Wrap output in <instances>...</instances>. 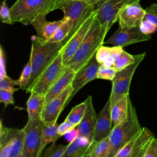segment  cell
<instances>
[{"instance_id":"3957f363","label":"cell","mask_w":157,"mask_h":157,"mask_svg":"<svg viewBox=\"0 0 157 157\" xmlns=\"http://www.w3.org/2000/svg\"><path fill=\"white\" fill-rule=\"evenodd\" d=\"M57 0H17L9 8L11 25L20 23L25 25L32 23L40 15H47L55 10Z\"/></svg>"},{"instance_id":"d590c367","label":"cell","mask_w":157,"mask_h":157,"mask_svg":"<svg viewBox=\"0 0 157 157\" xmlns=\"http://www.w3.org/2000/svg\"><path fill=\"white\" fill-rule=\"evenodd\" d=\"M139 28L141 32L144 34H151L156 31V26L144 18L139 25Z\"/></svg>"},{"instance_id":"8992f818","label":"cell","mask_w":157,"mask_h":157,"mask_svg":"<svg viewBox=\"0 0 157 157\" xmlns=\"http://www.w3.org/2000/svg\"><path fill=\"white\" fill-rule=\"evenodd\" d=\"M97 19L109 31L118 20L120 12L126 6L140 0H92Z\"/></svg>"},{"instance_id":"cb8c5ba5","label":"cell","mask_w":157,"mask_h":157,"mask_svg":"<svg viewBox=\"0 0 157 157\" xmlns=\"http://www.w3.org/2000/svg\"><path fill=\"white\" fill-rule=\"evenodd\" d=\"M26 102L28 119L40 118L45 104V96L34 91H31Z\"/></svg>"},{"instance_id":"d6986e66","label":"cell","mask_w":157,"mask_h":157,"mask_svg":"<svg viewBox=\"0 0 157 157\" xmlns=\"http://www.w3.org/2000/svg\"><path fill=\"white\" fill-rule=\"evenodd\" d=\"M65 19L66 17H64L59 20L48 21L46 15H40L33 20L31 25L37 32V36L43 40L48 41Z\"/></svg>"},{"instance_id":"52a82bcc","label":"cell","mask_w":157,"mask_h":157,"mask_svg":"<svg viewBox=\"0 0 157 157\" xmlns=\"http://www.w3.org/2000/svg\"><path fill=\"white\" fill-rule=\"evenodd\" d=\"M25 131L5 126L0 123V156L22 157L24 147Z\"/></svg>"},{"instance_id":"277c9868","label":"cell","mask_w":157,"mask_h":157,"mask_svg":"<svg viewBox=\"0 0 157 157\" xmlns=\"http://www.w3.org/2000/svg\"><path fill=\"white\" fill-rule=\"evenodd\" d=\"M142 128L136 109L129 98L128 117L124 121L112 128L109 136L112 145V151L109 157H115L118 152L135 137Z\"/></svg>"},{"instance_id":"44dd1931","label":"cell","mask_w":157,"mask_h":157,"mask_svg":"<svg viewBox=\"0 0 157 157\" xmlns=\"http://www.w3.org/2000/svg\"><path fill=\"white\" fill-rule=\"evenodd\" d=\"M94 145L85 138L77 137L68 144L63 157H90Z\"/></svg>"},{"instance_id":"7402d4cb","label":"cell","mask_w":157,"mask_h":157,"mask_svg":"<svg viewBox=\"0 0 157 157\" xmlns=\"http://www.w3.org/2000/svg\"><path fill=\"white\" fill-rule=\"evenodd\" d=\"M123 50V47L121 46L109 47L101 45L95 55L96 59L101 65L112 67L114 63L119 58Z\"/></svg>"},{"instance_id":"836d02e7","label":"cell","mask_w":157,"mask_h":157,"mask_svg":"<svg viewBox=\"0 0 157 157\" xmlns=\"http://www.w3.org/2000/svg\"><path fill=\"white\" fill-rule=\"evenodd\" d=\"M145 19L157 26V4H152L145 9Z\"/></svg>"},{"instance_id":"83f0119b","label":"cell","mask_w":157,"mask_h":157,"mask_svg":"<svg viewBox=\"0 0 157 157\" xmlns=\"http://www.w3.org/2000/svg\"><path fill=\"white\" fill-rule=\"evenodd\" d=\"M86 108V104L84 101L83 102L75 105L72 109L70 113L67 116L66 120L77 126L84 116Z\"/></svg>"},{"instance_id":"9c48e42d","label":"cell","mask_w":157,"mask_h":157,"mask_svg":"<svg viewBox=\"0 0 157 157\" xmlns=\"http://www.w3.org/2000/svg\"><path fill=\"white\" fill-rule=\"evenodd\" d=\"M42 127L43 121L40 118L28 119L23 128L25 140L22 157H38Z\"/></svg>"},{"instance_id":"4fadbf2b","label":"cell","mask_w":157,"mask_h":157,"mask_svg":"<svg viewBox=\"0 0 157 157\" xmlns=\"http://www.w3.org/2000/svg\"><path fill=\"white\" fill-rule=\"evenodd\" d=\"M96 17L97 12L94 10L83 23L80 28L77 31L67 43L62 48L61 53L62 55L63 63L64 66H66L69 61L80 47V44L82 43Z\"/></svg>"},{"instance_id":"ab89813d","label":"cell","mask_w":157,"mask_h":157,"mask_svg":"<svg viewBox=\"0 0 157 157\" xmlns=\"http://www.w3.org/2000/svg\"><path fill=\"white\" fill-rule=\"evenodd\" d=\"M1 77L0 78L4 77V76L7 75L6 71V67H5V59L2 48H1Z\"/></svg>"},{"instance_id":"e0dca14e","label":"cell","mask_w":157,"mask_h":157,"mask_svg":"<svg viewBox=\"0 0 157 157\" xmlns=\"http://www.w3.org/2000/svg\"><path fill=\"white\" fill-rule=\"evenodd\" d=\"M86 104V111L80 123L77 126V137L85 138L92 142L97 116L93 107L91 95L85 100Z\"/></svg>"},{"instance_id":"f546056e","label":"cell","mask_w":157,"mask_h":157,"mask_svg":"<svg viewBox=\"0 0 157 157\" xmlns=\"http://www.w3.org/2000/svg\"><path fill=\"white\" fill-rule=\"evenodd\" d=\"M68 145L56 144V141L52 142V144L42 153L43 157H63L67 150Z\"/></svg>"},{"instance_id":"7a4b0ae2","label":"cell","mask_w":157,"mask_h":157,"mask_svg":"<svg viewBox=\"0 0 157 157\" xmlns=\"http://www.w3.org/2000/svg\"><path fill=\"white\" fill-rule=\"evenodd\" d=\"M108 31L109 30L102 26L96 18L82 43L66 66L75 72L80 69L91 59L98 48L104 44V39Z\"/></svg>"},{"instance_id":"603a6c76","label":"cell","mask_w":157,"mask_h":157,"mask_svg":"<svg viewBox=\"0 0 157 157\" xmlns=\"http://www.w3.org/2000/svg\"><path fill=\"white\" fill-rule=\"evenodd\" d=\"M129 94H126L113 105L111 109V116L113 127L124 121L128 115Z\"/></svg>"},{"instance_id":"2e32d148","label":"cell","mask_w":157,"mask_h":157,"mask_svg":"<svg viewBox=\"0 0 157 157\" xmlns=\"http://www.w3.org/2000/svg\"><path fill=\"white\" fill-rule=\"evenodd\" d=\"M111 99L109 97L105 105L97 116L92 143L96 144L101 140L110 136L112 127L111 116Z\"/></svg>"},{"instance_id":"b9f144b4","label":"cell","mask_w":157,"mask_h":157,"mask_svg":"<svg viewBox=\"0 0 157 157\" xmlns=\"http://www.w3.org/2000/svg\"><path fill=\"white\" fill-rule=\"evenodd\" d=\"M156 33H157V26H156Z\"/></svg>"},{"instance_id":"f35d334b","label":"cell","mask_w":157,"mask_h":157,"mask_svg":"<svg viewBox=\"0 0 157 157\" xmlns=\"http://www.w3.org/2000/svg\"><path fill=\"white\" fill-rule=\"evenodd\" d=\"M145 157H157V138L153 137L145 153Z\"/></svg>"},{"instance_id":"d4e9b609","label":"cell","mask_w":157,"mask_h":157,"mask_svg":"<svg viewBox=\"0 0 157 157\" xmlns=\"http://www.w3.org/2000/svg\"><path fill=\"white\" fill-rule=\"evenodd\" d=\"M58 126L59 124L56 123L51 124H45L43 123L41 140L38 157L42 156L44 151L45 148L48 144L52 143V142L56 141L60 137H61L58 132Z\"/></svg>"},{"instance_id":"484cf974","label":"cell","mask_w":157,"mask_h":157,"mask_svg":"<svg viewBox=\"0 0 157 157\" xmlns=\"http://www.w3.org/2000/svg\"><path fill=\"white\" fill-rule=\"evenodd\" d=\"M112 151V145L108 136L96 143L90 157H109Z\"/></svg>"},{"instance_id":"30bf717a","label":"cell","mask_w":157,"mask_h":157,"mask_svg":"<svg viewBox=\"0 0 157 157\" xmlns=\"http://www.w3.org/2000/svg\"><path fill=\"white\" fill-rule=\"evenodd\" d=\"M154 134L145 127L129 141L116 155L115 157H145V153Z\"/></svg>"},{"instance_id":"d6a6232c","label":"cell","mask_w":157,"mask_h":157,"mask_svg":"<svg viewBox=\"0 0 157 157\" xmlns=\"http://www.w3.org/2000/svg\"><path fill=\"white\" fill-rule=\"evenodd\" d=\"M17 85V80H13L7 75L0 78V90H4L14 93L20 88H15Z\"/></svg>"},{"instance_id":"f1b7e54d","label":"cell","mask_w":157,"mask_h":157,"mask_svg":"<svg viewBox=\"0 0 157 157\" xmlns=\"http://www.w3.org/2000/svg\"><path fill=\"white\" fill-rule=\"evenodd\" d=\"M138 56L139 54L132 55L126 51L123 50L119 58L114 63L112 67H114L117 71L123 69L131 64L134 63Z\"/></svg>"},{"instance_id":"4316f807","label":"cell","mask_w":157,"mask_h":157,"mask_svg":"<svg viewBox=\"0 0 157 157\" xmlns=\"http://www.w3.org/2000/svg\"><path fill=\"white\" fill-rule=\"evenodd\" d=\"M65 17V20L59 26L54 34L48 41L52 42H62L68 36L69 33L71 32L72 28L73 22L70 18L66 17Z\"/></svg>"},{"instance_id":"5b68a950","label":"cell","mask_w":157,"mask_h":157,"mask_svg":"<svg viewBox=\"0 0 157 157\" xmlns=\"http://www.w3.org/2000/svg\"><path fill=\"white\" fill-rule=\"evenodd\" d=\"M56 9H61L64 14L73 22V26L68 36L61 42L63 47L67 43L83 23L94 11L93 1L71 0L55 6Z\"/></svg>"},{"instance_id":"9a60e30c","label":"cell","mask_w":157,"mask_h":157,"mask_svg":"<svg viewBox=\"0 0 157 157\" xmlns=\"http://www.w3.org/2000/svg\"><path fill=\"white\" fill-rule=\"evenodd\" d=\"M72 92L71 84L57 97L44 105L41 113L40 119L45 124H55L64 109V104Z\"/></svg>"},{"instance_id":"ac0fdd59","label":"cell","mask_w":157,"mask_h":157,"mask_svg":"<svg viewBox=\"0 0 157 157\" xmlns=\"http://www.w3.org/2000/svg\"><path fill=\"white\" fill-rule=\"evenodd\" d=\"M140 1L130 4L124 7L118 17L119 26L122 28H132L139 26L144 19L145 9L140 5Z\"/></svg>"},{"instance_id":"6da1fadb","label":"cell","mask_w":157,"mask_h":157,"mask_svg":"<svg viewBox=\"0 0 157 157\" xmlns=\"http://www.w3.org/2000/svg\"><path fill=\"white\" fill-rule=\"evenodd\" d=\"M63 48L61 42H52L45 41L37 36L31 37V50L29 58L31 60L32 71L30 79L24 88L26 93H29L33 85L60 53Z\"/></svg>"},{"instance_id":"5bb4252c","label":"cell","mask_w":157,"mask_h":157,"mask_svg":"<svg viewBox=\"0 0 157 157\" xmlns=\"http://www.w3.org/2000/svg\"><path fill=\"white\" fill-rule=\"evenodd\" d=\"M101 64L98 62L95 55L91 59L84 65L80 69L75 72V76L71 82L72 92L64 104V108L68 105L75 94L86 83L96 79V74L101 66Z\"/></svg>"},{"instance_id":"ffe728a7","label":"cell","mask_w":157,"mask_h":157,"mask_svg":"<svg viewBox=\"0 0 157 157\" xmlns=\"http://www.w3.org/2000/svg\"><path fill=\"white\" fill-rule=\"evenodd\" d=\"M67 67V66H66ZM75 72L72 69L67 67L63 74L52 84L45 95V104H47L52 100L59 96L71 82L75 76Z\"/></svg>"},{"instance_id":"1f68e13d","label":"cell","mask_w":157,"mask_h":157,"mask_svg":"<svg viewBox=\"0 0 157 157\" xmlns=\"http://www.w3.org/2000/svg\"><path fill=\"white\" fill-rule=\"evenodd\" d=\"M116 72V69L113 67H107L101 65L96 74V79H104L112 81Z\"/></svg>"},{"instance_id":"e575fe53","label":"cell","mask_w":157,"mask_h":157,"mask_svg":"<svg viewBox=\"0 0 157 157\" xmlns=\"http://www.w3.org/2000/svg\"><path fill=\"white\" fill-rule=\"evenodd\" d=\"M0 17H1V20L2 23L11 25L10 10L6 4V0L2 2V4L1 6Z\"/></svg>"},{"instance_id":"7c38bea8","label":"cell","mask_w":157,"mask_h":157,"mask_svg":"<svg viewBox=\"0 0 157 157\" xmlns=\"http://www.w3.org/2000/svg\"><path fill=\"white\" fill-rule=\"evenodd\" d=\"M151 39L150 34H145L141 32L139 26L132 28L119 26L115 33L104 41V44L123 47L135 43L150 40Z\"/></svg>"},{"instance_id":"60d3db41","label":"cell","mask_w":157,"mask_h":157,"mask_svg":"<svg viewBox=\"0 0 157 157\" xmlns=\"http://www.w3.org/2000/svg\"><path fill=\"white\" fill-rule=\"evenodd\" d=\"M71 1V0H57L56 1V2L55 4V6L56 5H58V4H63L66 1ZM85 1H90V0H85Z\"/></svg>"},{"instance_id":"ba28073f","label":"cell","mask_w":157,"mask_h":157,"mask_svg":"<svg viewBox=\"0 0 157 157\" xmlns=\"http://www.w3.org/2000/svg\"><path fill=\"white\" fill-rule=\"evenodd\" d=\"M145 55V52L139 54V56L134 63L123 69L117 71L114 78L112 80V88L110 96L111 99V107L124 96L129 94L132 76Z\"/></svg>"},{"instance_id":"8fae6325","label":"cell","mask_w":157,"mask_h":157,"mask_svg":"<svg viewBox=\"0 0 157 157\" xmlns=\"http://www.w3.org/2000/svg\"><path fill=\"white\" fill-rule=\"evenodd\" d=\"M66 67H67L63 64L62 55L60 52L54 61L40 75L33 85L30 92L34 91L45 96L50 87L63 74Z\"/></svg>"},{"instance_id":"4dcf8cb0","label":"cell","mask_w":157,"mask_h":157,"mask_svg":"<svg viewBox=\"0 0 157 157\" xmlns=\"http://www.w3.org/2000/svg\"><path fill=\"white\" fill-rule=\"evenodd\" d=\"M32 67H31V60L29 58L27 64L24 67L23 71L21 74L20 78L17 80V85L19 86L20 89L24 90L26 85L28 84L31 75Z\"/></svg>"},{"instance_id":"74e56055","label":"cell","mask_w":157,"mask_h":157,"mask_svg":"<svg viewBox=\"0 0 157 157\" xmlns=\"http://www.w3.org/2000/svg\"><path fill=\"white\" fill-rule=\"evenodd\" d=\"M77 126L71 123H69V121H66V120L61 124H59L58 128V132L59 133V134L62 136L66 134L69 133V132L73 131L75 128H76Z\"/></svg>"},{"instance_id":"8d00e7d4","label":"cell","mask_w":157,"mask_h":157,"mask_svg":"<svg viewBox=\"0 0 157 157\" xmlns=\"http://www.w3.org/2000/svg\"><path fill=\"white\" fill-rule=\"evenodd\" d=\"M13 93L4 90H0V101L4 103V106L6 107L8 105H14L15 101L13 97Z\"/></svg>"}]
</instances>
